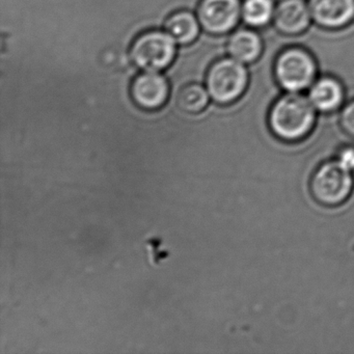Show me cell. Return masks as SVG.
Returning <instances> with one entry per match:
<instances>
[{
  "instance_id": "obj_4",
  "label": "cell",
  "mask_w": 354,
  "mask_h": 354,
  "mask_svg": "<svg viewBox=\"0 0 354 354\" xmlns=\"http://www.w3.org/2000/svg\"><path fill=\"white\" fill-rule=\"evenodd\" d=\"M250 84V71L233 57L213 64L207 74V88L211 98L221 105L239 100Z\"/></svg>"
},
{
  "instance_id": "obj_14",
  "label": "cell",
  "mask_w": 354,
  "mask_h": 354,
  "mask_svg": "<svg viewBox=\"0 0 354 354\" xmlns=\"http://www.w3.org/2000/svg\"><path fill=\"white\" fill-rule=\"evenodd\" d=\"M209 93L200 84H188L184 86L178 94V106L184 113H201L206 109L209 102Z\"/></svg>"
},
{
  "instance_id": "obj_13",
  "label": "cell",
  "mask_w": 354,
  "mask_h": 354,
  "mask_svg": "<svg viewBox=\"0 0 354 354\" xmlns=\"http://www.w3.org/2000/svg\"><path fill=\"white\" fill-rule=\"evenodd\" d=\"M275 8L273 0H244L241 17L252 28H264L274 18Z\"/></svg>"
},
{
  "instance_id": "obj_5",
  "label": "cell",
  "mask_w": 354,
  "mask_h": 354,
  "mask_svg": "<svg viewBox=\"0 0 354 354\" xmlns=\"http://www.w3.org/2000/svg\"><path fill=\"white\" fill-rule=\"evenodd\" d=\"M133 63L146 72L167 69L176 57V41L169 32L151 30L140 35L131 47Z\"/></svg>"
},
{
  "instance_id": "obj_11",
  "label": "cell",
  "mask_w": 354,
  "mask_h": 354,
  "mask_svg": "<svg viewBox=\"0 0 354 354\" xmlns=\"http://www.w3.org/2000/svg\"><path fill=\"white\" fill-rule=\"evenodd\" d=\"M264 50V43L258 32L252 30H236L230 37L227 51L231 57L244 64H254Z\"/></svg>"
},
{
  "instance_id": "obj_15",
  "label": "cell",
  "mask_w": 354,
  "mask_h": 354,
  "mask_svg": "<svg viewBox=\"0 0 354 354\" xmlns=\"http://www.w3.org/2000/svg\"><path fill=\"white\" fill-rule=\"evenodd\" d=\"M339 122L341 129L350 138H354V100L343 107Z\"/></svg>"
},
{
  "instance_id": "obj_16",
  "label": "cell",
  "mask_w": 354,
  "mask_h": 354,
  "mask_svg": "<svg viewBox=\"0 0 354 354\" xmlns=\"http://www.w3.org/2000/svg\"><path fill=\"white\" fill-rule=\"evenodd\" d=\"M352 174H353V175H354V167H353V169H352Z\"/></svg>"
},
{
  "instance_id": "obj_6",
  "label": "cell",
  "mask_w": 354,
  "mask_h": 354,
  "mask_svg": "<svg viewBox=\"0 0 354 354\" xmlns=\"http://www.w3.org/2000/svg\"><path fill=\"white\" fill-rule=\"evenodd\" d=\"M240 0H202L198 9L201 26L209 34L231 32L241 17Z\"/></svg>"
},
{
  "instance_id": "obj_10",
  "label": "cell",
  "mask_w": 354,
  "mask_h": 354,
  "mask_svg": "<svg viewBox=\"0 0 354 354\" xmlns=\"http://www.w3.org/2000/svg\"><path fill=\"white\" fill-rule=\"evenodd\" d=\"M308 97L316 111L322 113H331L343 104L345 94L339 80L324 76L315 80L314 84L310 86Z\"/></svg>"
},
{
  "instance_id": "obj_3",
  "label": "cell",
  "mask_w": 354,
  "mask_h": 354,
  "mask_svg": "<svg viewBox=\"0 0 354 354\" xmlns=\"http://www.w3.org/2000/svg\"><path fill=\"white\" fill-rule=\"evenodd\" d=\"M317 71L314 57L302 47L283 49L274 62L275 78L287 93H300L310 88L316 80Z\"/></svg>"
},
{
  "instance_id": "obj_9",
  "label": "cell",
  "mask_w": 354,
  "mask_h": 354,
  "mask_svg": "<svg viewBox=\"0 0 354 354\" xmlns=\"http://www.w3.org/2000/svg\"><path fill=\"white\" fill-rule=\"evenodd\" d=\"M306 0H281L275 8V28L281 34L294 36L306 32L312 21Z\"/></svg>"
},
{
  "instance_id": "obj_12",
  "label": "cell",
  "mask_w": 354,
  "mask_h": 354,
  "mask_svg": "<svg viewBox=\"0 0 354 354\" xmlns=\"http://www.w3.org/2000/svg\"><path fill=\"white\" fill-rule=\"evenodd\" d=\"M200 21L188 11H179L169 16L165 22V30L181 45H187L198 38Z\"/></svg>"
},
{
  "instance_id": "obj_8",
  "label": "cell",
  "mask_w": 354,
  "mask_h": 354,
  "mask_svg": "<svg viewBox=\"0 0 354 354\" xmlns=\"http://www.w3.org/2000/svg\"><path fill=\"white\" fill-rule=\"evenodd\" d=\"M312 19L325 30H341L354 20V0H308Z\"/></svg>"
},
{
  "instance_id": "obj_1",
  "label": "cell",
  "mask_w": 354,
  "mask_h": 354,
  "mask_svg": "<svg viewBox=\"0 0 354 354\" xmlns=\"http://www.w3.org/2000/svg\"><path fill=\"white\" fill-rule=\"evenodd\" d=\"M316 111L308 97L300 93L281 95L269 111V130L281 142H302L312 134L316 126Z\"/></svg>"
},
{
  "instance_id": "obj_7",
  "label": "cell",
  "mask_w": 354,
  "mask_h": 354,
  "mask_svg": "<svg viewBox=\"0 0 354 354\" xmlns=\"http://www.w3.org/2000/svg\"><path fill=\"white\" fill-rule=\"evenodd\" d=\"M169 82L158 72H146L134 80L131 96L138 106L147 111L160 109L169 98Z\"/></svg>"
},
{
  "instance_id": "obj_2",
  "label": "cell",
  "mask_w": 354,
  "mask_h": 354,
  "mask_svg": "<svg viewBox=\"0 0 354 354\" xmlns=\"http://www.w3.org/2000/svg\"><path fill=\"white\" fill-rule=\"evenodd\" d=\"M353 174L337 159L321 163L310 176V192L321 206L335 208L347 202L353 190Z\"/></svg>"
}]
</instances>
